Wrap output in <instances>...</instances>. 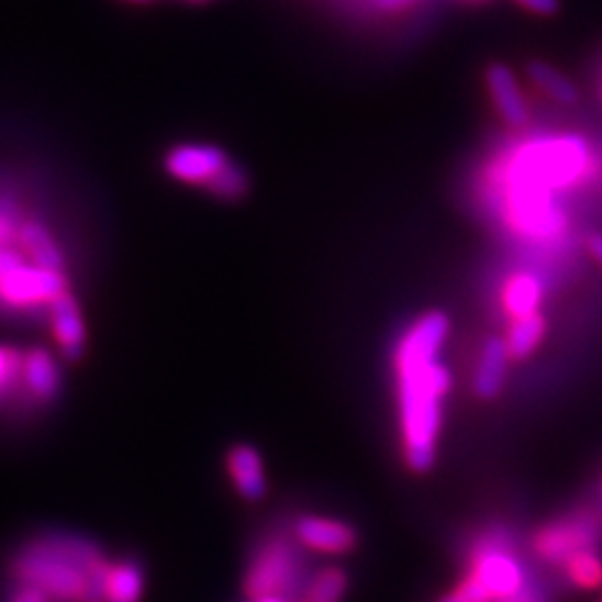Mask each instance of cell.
I'll return each mask as SVG.
<instances>
[{
	"instance_id": "22",
	"label": "cell",
	"mask_w": 602,
	"mask_h": 602,
	"mask_svg": "<svg viewBox=\"0 0 602 602\" xmlns=\"http://www.w3.org/2000/svg\"><path fill=\"white\" fill-rule=\"evenodd\" d=\"M205 188L219 199L235 201V199H242L248 192V177L242 168L228 164Z\"/></svg>"
},
{
	"instance_id": "10",
	"label": "cell",
	"mask_w": 602,
	"mask_h": 602,
	"mask_svg": "<svg viewBox=\"0 0 602 602\" xmlns=\"http://www.w3.org/2000/svg\"><path fill=\"white\" fill-rule=\"evenodd\" d=\"M487 86H489L491 101L504 123H509L511 127H524L526 123H529V108H526L513 71L506 65L502 63L489 65Z\"/></svg>"
},
{
	"instance_id": "27",
	"label": "cell",
	"mask_w": 602,
	"mask_h": 602,
	"mask_svg": "<svg viewBox=\"0 0 602 602\" xmlns=\"http://www.w3.org/2000/svg\"><path fill=\"white\" fill-rule=\"evenodd\" d=\"M589 250H591V255L602 264V235H593V237L589 239Z\"/></svg>"
},
{
	"instance_id": "11",
	"label": "cell",
	"mask_w": 602,
	"mask_h": 602,
	"mask_svg": "<svg viewBox=\"0 0 602 602\" xmlns=\"http://www.w3.org/2000/svg\"><path fill=\"white\" fill-rule=\"evenodd\" d=\"M49 317L63 353L71 359H77L86 344V324H83L77 299H74L67 290L58 294L49 304Z\"/></svg>"
},
{
	"instance_id": "21",
	"label": "cell",
	"mask_w": 602,
	"mask_h": 602,
	"mask_svg": "<svg viewBox=\"0 0 602 602\" xmlns=\"http://www.w3.org/2000/svg\"><path fill=\"white\" fill-rule=\"evenodd\" d=\"M346 589V576L342 569L331 567L322 569L311 582L306 591V602H339Z\"/></svg>"
},
{
	"instance_id": "5",
	"label": "cell",
	"mask_w": 602,
	"mask_h": 602,
	"mask_svg": "<svg viewBox=\"0 0 602 602\" xmlns=\"http://www.w3.org/2000/svg\"><path fill=\"white\" fill-rule=\"evenodd\" d=\"M65 277L60 270H47L38 266H19L0 279V301L8 306H34L52 304L65 292Z\"/></svg>"
},
{
	"instance_id": "4",
	"label": "cell",
	"mask_w": 602,
	"mask_h": 602,
	"mask_svg": "<svg viewBox=\"0 0 602 602\" xmlns=\"http://www.w3.org/2000/svg\"><path fill=\"white\" fill-rule=\"evenodd\" d=\"M301 558L286 538H270L261 545L246 573V593L253 600L277 595L286 598L301 580Z\"/></svg>"
},
{
	"instance_id": "12",
	"label": "cell",
	"mask_w": 602,
	"mask_h": 602,
	"mask_svg": "<svg viewBox=\"0 0 602 602\" xmlns=\"http://www.w3.org/2000/svg\"><path fill=\"white\" fill-rule=\"evenodd\" d=\"M509 348L504 339H489L480 353L478 368H476V378H473V389L480 398L489 400L495 398L504 384V372H506V359H509Z\"/></svg>"
},
{
	"instance_id": "19",
	"label": "cell",
	"mask_w": 602,
	"mask_h": 602,
	"mask_svg": "<svg viewBox=\"0 0 602 602\" xmlns=\"http://www.w3.org/2000/svg\"><path fill=\"white\" fill-rule=\"evenodd\" d=\"M143 591V573L134 562L110 565L108 602H136Z\"/></svg>"
},
{
	"instance_id": "1",
	"label": "cell",
	"mask_w": 602,
	"mask_h": 602,
	"mask_svg": "<svg viewBox=\"0 0 602 602\" xmlns=\"http://www.w3.org/2000/svg\"><path fill=\"white\" fill-rule=\"evenodd\" d=\"M446 333V315L426 313L402 335L395 348L404 454L413 471H428L435 460L442 398L450 389V372L439 361Z\"/></svg>"
},
{
	"instance_id": "28",
	"label": "cell",
	"mask_w": 602,
	"mask_h": 602,
	"mask_svg": "<svg viewBox=\"0 0 602 602\" xmlns=\"http://www.w3.org/2000/svg\"><path fill=\"white\" fill-rule=\"evenodd\" d=\"M375 3H378L384 10H398V8H404L409 3H415V0H375Z\"/></svg>"
},
{
	"instance_id": "18",
	"label": "cell",
	"mask_w": 602,
	"mask_h": 602,
	"mask_svg": "<svg viewBox=\"0 0 602 602\" xmlns=\"http://www.w3.org/2000/svg\"><path fill=\"white\" fill-rule=\"evenodd\" d=\"M543 335H545V320L538 313L513 320V324L509 328V335L504 339L506 348H509V355L511 357H526L529 353H534L536 346L540 344Z\"/></svg>"
},
{
	"instance_id": "9",
	"label": "cell",
	"mask_w": 602,
	"mask_h": 602,
	"mask_svg": "<svg viewBox=\"0 0 602 602\" xmlns=\"http://www.w3.org/2000/svg\"><path fill=\"white\" fill-rule=\"evenodd\" d=\"M593 545V526L587 520H569L551 524L536 538V549L543 558L551 562H567L571 556L591 549Z\"/></svg>"
},
{
	"instance_id": "8",
	"label": "cell",
	"mask_w": 602,
	"mask_h": 602,
	"mask_svg": "<svg viewBox=\"0 0 602 602\" xmlns=\"http://www.w3.org/2000/svg\"><path fill=\"white\" fill-rule=\"evenodd\" d=\"M294 536L301 545L322 554H346L355 547L357 534L346 522L306 515L297 520Z\"/></svg>"
},
{
	"instance_id": "16",
	"label": "cell",
	"mask_w": 602,
	"mask_h": 602,
	"mask_svg": "<svg viewBox=\"0 0 602 602\" xmlns=\"http://www.w3.org/2000/svg\"><path fill=\"white\" fill-rule=\"evenodd\" d=\"M23 382L38 400H52L58 391V370L52 355L43 348L25 353Z\"/></svg>"
},
{
	"instance_id": "31",
	"label": "cell",
	"mask_w": 602,
	"mask_h": 602,
	"mask_svg": "<svg viewBox=\"0 0 602 602\" xmlns=\"http://www.w3.org/2000/svg\"><path fill=\"white\" fill-rule=\"evenodd\" d=\"M192 3H203V0H192Z\"/></svg>"
},
{
	"instance_id": "26",
	"label": "cell",
	"mask_w": 602,
	"mask_h": 602,
	"mask_svg": "<svg viewBox=\"0 0 602 602\" xmlns=\"http://www.w3.org/2000/svg\"><path fill=\"white\" fill-rule=\"evenodd\" d=\"M12 602H47V595H45L41 589L25 584V587L14 595Z\"/></svg>"
},
{
	"instance_id": "20",
	"label": "cell",
	"mask_w": 602,
	"mask_h": 602,
	"mask_svg": "<svg viewBox=\"0 0 602 602\" xmlns=\"http://www.w3.org/2000/svg\"><path fill=\"white\" fill-rule=\"evenodd\" d=\"M567 576L582 589H595L602 584V560L591 549L571 556L567 562Z\"/></svg>"
},
{
	"instance_id": "24",
	"label": "cell",
	"mask_w": 602,
	"mask_h": 602,
	"mask_svg": "<svg viewBox=\"0 0 602 602\" xmlns=\"http://www.w3.org/2000/svg\"><path fill=\"white\" fill-rule=\"evenodd\" d=\"M493 595L489 593V589L476 578L469 576L454 593L444 595L439 602H491Z\"/></svg>"
},
{
	"instance_id": "17",
	"label": "cell",
	"mask_w": 602,
	"mask_h": 602,
	"mask_svg": "<svg viewBox=\"0 0 602 602\" xmlns=\"http://www.w3.org/2000/svg\"><path fill=\"white\" fill-rule=\"evenodd\" d=\"M526 71H529L532 83L554 103H558V105H576L578 103L576 86L565 77L562 71H558L549 63L534 60V63H529V67H526Z\"/></svg>"
},
{
	"instance_id": "30",
	"label": "cell",
	"mask_w": 602,
	"mask_h": 602,
	"mask_svg": "<svg viewBox=\"0 0 602 602\" xmlns=\"http://www.w3.org/2000/svg\"><path fill=\"white\" fill-rule=\"evenodd\" d=\"M504 602H534V600H529V598H522V591H520L517 595H513V598H509V600H504Z\"/></svg>"
},
{
	"instance_id": "3",
	"label": "cell",
	"mask_w": 602,
	"mask_h": 602,
	"mask_svg": "<svg viewBox=\"0 0 602 602\" xmlns=\"http://www.w3.org/2000/svg\"><path fill=\"white\" fill-rule=\"evenodd\" d=\"M587 168V149L578 138L549 141L545 145L526 149L515 166L511 181L529 183L538 188H558L573 183Z\"/></svg>"
},
{
	"instance_id": "25",
	"label": "cell",
	"mask_w": 602,
	"mask_h": 602,
	"mask_svg": "<svg viewBox=\"0 0 602 602\" xmlns=\"http://www.w3.org/2000/svg\"><path fill=\"white\" fill-rule=\"evenodd\" d=\"M515 3L538 16H554L558 12V0H515Z\"/></svg>"
},
{
	"instance_id": "14",
	"label": "cell",
	"mask_w": 602,
	"mask_h": 602,
	"mask_svg": "<svg viewBox=\"0 0 602 602\" xmlns=\"http://www.w3.org/2000/svg\"><path fill=\"white\" fill-rule=\"evenodd\" d=\"M19 244L23 253L34 261L38 268L47 270H60L63 268V255L56 246L52 233L38 221H27L19 228Z\"/></svg>"
},
{
	"instance_id": "6",
	"label": "cell",
	"mask_w": 602,
	"mask_h": 602,
	"mask_svg": "<svg viewBox=\"0 0 602 602\" xmlns=\"http://www.w3.org/2000/svg\"><path fill=\"white\" fill-rule=\"evenodd\" d=\"M493 595V600H509L522 591L524 576L517 560L493 540H484L473 556V573Z\"/></svg>"
},
{
	"instance_id": "15",
	"label": "cell",
	"mask_w": 602,
	"mask_h": 602,
	"mask_svg": "<svg viewBox=\"0 0 602 602\" xmlns=\"http://www.w3.org/2000/svg\"><path fill=\"white\" fill-rule=\"evenodd\" d=\"M540 299H543V283L534 275H526V272L513 275L502 290L504 309L513 320L534 315Z\"/></svg>"
},
{
	"instance_id": "13",
	"label": "cell",
	"mask_w": 602,
	"mask_h": 602,
	"mask_svg": "<svg viewBox=\"0 0 602 602\" xmlns=\"http://www.w3.org/2000/svg\"><path fill=\"white\" fill-rule=\"evenodd\" d=\"M228 471L237 484V491L248 500H261L266 495V476L261 458L253 446H235L228 456Z\"/></svg>"
},
{
	"instance_id": "29",
	"label": "cell",
	"mask_w": 602,
	"mask_h": 602,
	"mask_svg": "<svg viewBox=\"0 0 602 602\" xmlns=\"http://www.w3.org/2000/svg\"><path fill=\"white\" fill-rule=\"evenodd\" d=\"M255 602H288L286 598H277V595H268V598H259Z\"/></svg>"
},
{
	"instance_id": "2",
	"label": "cell",
	"mask_w": 602,
	"mask_h": 602,
	"mask_svg": "<svg viewBox=\"0 0 602 602\" xmlns=\"http://www.w3.org/2000/svg\"><path fill=\"white\" fill-rule=\"evenodd\" d=\"M103 562L94 543L83 538H43L14 562L16 576L60 602H81L90 576Z\"/></svg>"
},
{
	"instance_id": "7",
	"label": "cell",
	"mask_w": 602,
	"mask_h": 602,
	"mask_svg": "<svg viewBox=\"0 0 602 602\" xmlns=\"http://www.w3.org/2000/svg\"><path fill=\"white\" fill-rule=\"evenodd\" d=\"M225 166H228V157L223 155V149L203 143L179 145L166 157V170L175 179L194 186H208Z\"/></svg>"
},
{
	"instance_id": "23",
	"label": "cell",
	"mask_w": 602,
	"mask_h": 602,
	"mask_svg": "<svg viewBox=\"0 0 602 602\" xmlns=\"http://www.w3.org/2000/svg\"><path fill=\"white\" fill-rule=\"evenodd\" d=\"M23 359L25 355L0 346V395H5V391L12 389L16 380H23Z\"/></svg>"
}]
</instances>
